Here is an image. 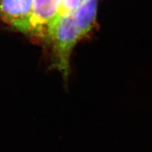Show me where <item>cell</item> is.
Here are the masks:
<instances>
[{"label":"cell","instance_id":"cell-1","mask_svg":"<svg viewBox=\"0 0 152 152\" xmlns=\"http://www.w3.org/2000/svg\"><path fill=\"white\" fill-rule=\"evenodd\" d=\"M80 37L73 14L61 15L49 31L47 39L52 45L53 64L62 73L64 80L68 75L71 52Z\"/></svg>","mask_w":152,"mask_h":152},{"label":"cell","instance_id":"cell-2","mask_svg":"<svg viewBox=\"0 0 152 152\" xmlns=\"http://www.w3.org/2000/svg\"><path fill=\"white\" fill-rule=\"evenodd\" d=\"M61 0H34L29 35L48 37L51 28L61 16Z\"/></svg>","mask_w":152,"mask_h":152},{"label":"cell","instance_id":"cell-3","mask_svg":"<svg viewBox=\"0 0 152 152\" xmlns=\"http://www.w3.org/2000/svg\"><path fill=\"white\" fill-rule=\"evenodd\" d=\"M34 0H0V17L6 23L29 35Z\"/></svg>","mask_w":152,"mask_h":152},{"label":"cell","instance_id":"cell-4","mask_svg":"<svg viewBox=\"0 0 152 152\" xmlns=\"http://www.w3.org/2000/svg\"><path fill=\"white\" fill-rule=\"evenodd\" d=\"M97 8L96 0H85L73 13L82 36L87 34L94 23Z\"/></svg>","mask_w":152,"mask_h":152},{"label":"cell","instance_id":"cell-5","mask_svg":"<svg viewBox=\"0 0 152 152\" xmlns=\"http://www.w3.org/2000/svg\"><path fill=\"white\" fill-rule=\"evenodd\" d=\"M85 0H61V15L73 14Z\"/></svg>","mask_w":152,"mask_h":152}]
</instances>
